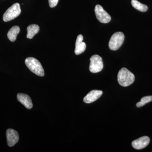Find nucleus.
Here are the masks:
<instances>
[{"label":"nucleus","instance_id":"1","mask_svg":"<svg viewBox=\"0 0 152 152\" xmlns=\"http://www.w3.org/2000/svg\"><path fill=\"white\" fill-rule=\"evenodd\" d=\"M134 74L126 68H123L119 72L118 80L119 84L123 87L130 86L134 81Z\"/></svg>","mask_w":152,"mask_h":152},{"label":"nucleus","instance_id":"2","mask_svg":"<svg viewBox=\"0 0 152 152\" xmlns=\"http://www.w3.org/2000/svg\"><path fill=\"white\" fill-rule=\"evenodd\" d=\"M26 66L30 71L40 77L45 75V72L40 62L33 57H29L25 60Z\"/></svg>","mask_w":152,"mask_h":152},{"label":"nucleus","instance_id":"3","mask_svg":"<svg viewBox=\"0 0 152 152\" xmlns=\"http://www.w3.org/2000/svg\"><path fill=\"white\" fill-rule=\"evenodd\" d=\"M21 12L20 4L15 3L6 11L3 15V20L5 22L10 21L18 16Z\"/></svg>","mask_w":152,"mask_h":152},{"label":"nucleus","instance_id":"4","mask_svg":"<svg viewBox=\"0 0 152 152\" xmlns=\"http://www.w3.org/2000/svg\"><path fill=\"white\" fill-rule=\"evenodd\" d=\"M125 36L121 32H117L112 36L109 43V47L112 50H116L122 45L124 40Z\"/></svg>","mask_w":152,"mask_h":152},{"label":"nucleus","instance_id":"5","mask_svg":"<svg viewBox=\"0 0 152 152\" xmlns=\"http://www.w3.org/2000/svg\"><path fill=\"white\" fill-rule=\"evenodd\" d=\"M89 70L93 73L99 72L103 69L104 65L102 58L98 55L93 56L90 58Z\"/></svg>","mask_w":152,"mask_h":152},{"label":"nucleus","instance_id":"6","mask_svg":"<svg viewBox=\"0 0 152 152\" xmlns=\"http://www.w3.org/2000/svg\"><path fill=\"white\" fill-rule=\"evenodd\" d=\"M95 12L97 19L101 23H107L110 21L111 20L110 16L100 5H97L95 7Z\"/></svg>","mask_w":152,"mask_h":152},{"label":"nucleus","instance_id":"7","mask_svg":"<svg viewBox=\"0 0 152 152\" xmlns=\"http://www.w3.org/2000/svg\"><path fill=\"white\" fill-rule=\"evenodd\" d=\"M7 142L9 146L12 147L18 142L19 136L18 132L12 129H8L6 132Z\"/></svg>","mask_w":152,"mask_h":152},{"label":"nucleus","instance_id":"8","mask_svg":"<svg viewBox=\"0 0 152 152\" xmlns=\"http://www.w3.org/2000/svg\"><path fill=\"white\" fill-rule=\"evenodd\" d=\"M150 139L147 136H144L132 142V146L137 150H141L146 147L149 144Z\"/></svg>","mask_w":152,"mask_h":152},{"label":"nucleus","instance_id":"9","mask_svg":"<svg viewBox=\"0 0 152 152\" xmlns=\"http://www.w3.org/2000/svg\"><path fill=\"white\" fill-rule=\"evenodd\" d=\"M102 94L103 92L102 91L92 90L84 98V102L87 104L91 103L100 97Z\"/></svg>","mask_w":152,"mask_h":152},{"label":"nucleus","instance_id":"10","mask_svg":"<svg viewBox=\"0 0 152 152\" xmlns=\"http://www.w3.org/2000/svg\"><path fill=\"white\" fill-rule=\"evenodd\" d=\"M83 37L81 34L79 35L77 38L75 43V53L78 55L83 53L86 50V45L85 42H83Z\"/></svg>","mask_w":152,"mask_h":152},{"label":"nucleus","instance_id":"11","mask_svg":"<svg viewBox=\"0 0 152 152\" xmlns=\"http://www.w3.org/2000/svg\"><path fill=\"white\" fill-rule=\"evenodd\" d=\"M17 98L18 101L23 104L26 108L31 109L32 108V102L28 95L20 93L17 95Z\"/></svg>","mask_w":152,"mask_h":152},{"label":"nucleus","instance_id":"12","mask_svg":"<svg viewBox=\"0 0 152 152\" xmlns=\"http://www.w3.org/2000/svg\"><path fill=\"white\" fill-rule=\"evenodd\" d=\"M39 26L37 25H29L27 28V38L30 39H32L34 36L39 32Z\"/></svg>","mask_w":152,"mask_h":152},{"label":"nucleus","instance_id":"13","mask_svg":"<svg viewBox=\"0 0 152 152\" xmlns=\"http://www.w3.org/2000/svg\"><path fill=\"white\" fill-rule=\"evenodd\" d=\"M20 32V27L18 26H14L9 30L7 34L8 38L11 42H15Z\"/></svg>","mask_w":152,"mask_h":152},{"label":"nucleus","instance_id":"14","mask_svg":"<svg viewBox=\"0 0 152 152\" xmlns=\"http://www.w3.org/2000/svg\"><path fill=\"white\" fill-rule=\"evenodd\" d=\"M132 6L138 10L142 12H146L148 10V7L146 5L140 3L137 0H132L131 1Z\"/></svg>","mask_w":152,"mask_h":152},{"label":"nucleus","instance_id":"15","mask_svg":"<svg viewBox=\"0 0 152 152\" xmlns=\"http://www.w3.org/2000/svg\"><path fill=\"white\" fill-rule=\"evenodd\" d=\"M152 101V96H147L142 98L140 102L137 103L136 106L137 107H140L145 105V104L149 103Z\"/></svg>","mask_w":152,"mask_h":152},{"label":"nucleus","instance_id":"16","mask_svg":"<svg viewBox=\"0 0 152 152\" xmlns=\"http://www.w3.org/2000/svg\"><path fill=\"white\" fill-rule=\"evenodd\" d=\"M49 6L51 8H54L56 6L59 0H48Z\"/></svg>","mask_w":152,"mask_h":152}]
</instances>
